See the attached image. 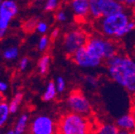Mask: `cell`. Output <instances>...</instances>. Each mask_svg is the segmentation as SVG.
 <instances>
[{
  "label": "cell",
  "instance_id": "cell-1",
  "mask_svg": "<svg viewBox=\"0 0 135 134\" xmlns=\"http://www.w3.org/2000/svg\"><path fill=\"white\" fill-rule=\"evenodd\" d=\"M106 65L110 77L129 92L135 94V61L117 54L106 59Z\"/></svg>",
  "mask_w": 135,
  "mask_h": 134
},
{
  "label": "cell",
  "instance_id": "cell-2",
  "mask_svg": "<svg viewBox=\"0 0 135 134\" xmlns=\"http://www.w3.org/2000/svg\"><path fill=\"white\" fill-rule=\"evenodd\" d=\"M90 130L89 123L84 116L73 112L64 115L57 125V132L63 134H86Z\"/></svg>",
  "mask_w": 135,
  "mask_h": 134
},
{
  "label": "cell",
  "instance_id": "cell-3",
  "mask_svg": "<svg viewBox=\"0 0 135 134\" xmlns=\"http://www.w3.org/2000/svg\"><path fill=\"white\" fill-rule=\"evenodd\" d=\"M97 20V30L105 36L116 37V35L129 21V14L126 11L108 16H101Z\"/></svg>",
  "mask_w": 135,
  "mask_h": 134
},
{
  "label": "cell",
  "instance_id": "cell-4",
  "mask_svg": "<svg viewBox=\"0 0 135 134\" xmlns=\"http://www.w3.org/2000/svg\"><path fill=\"white\" fill-rule=\"evenodd\" d=\"M84 47L92 56L102 60H106L117 54L116 45L112 41L102 37L95 36L89 38Z\"/></svg>",
  "mask_w": 135,
  "mask_h": 134
},
{
  "label": "cell",
  "instance_id": "cell-5",
  "mask_svg": "<svg viewBox=\"0 0 135 134\" xmlns=\"http://www.w3.org/2000/svg\"><path fill=\"white\" fill-rule=\"evenodd\" d=\"M88 36L80 30H73L68 32L64 38V47L65 52L73 55L77 49L84 47L88 41Z\"/></svg>",
  "mask_w": 135,
  "mask_h": 134
},
{
  "label": "cell",
  "instance_id": "cell-6",
  "mask_svg": "<svg viewBox=\"0 0 135 134\" xmlns=\"http://www.w3.org/2000/svg\"><path fill=\"white\" fill-rule=\"evenodd\" d=\"M67 103L73 112L86 116L91 112V105L89 100L79 91L73 92L68 97Z\"/></svg>",
  "mask_w": 135,
  "mask_h": 134
},
{
  "label": "cell",
  "instance_id": "cell-7",
  "mask_svg": "<svg viewBox=\"0 0 135 134\" xmlns=\"http://www.w3.org/2000/svg\"><path fill=\"white\" fill-rule=\"evenodd\" d=\"M30 132L34 134H52L57 132V126L51 117L38 116L32 121Z\"/></svg>",
  "mask_w": 135,
  "mask_h": 134
},
{
  "label": "cell",
  "instance_id": "cell-8",
  "mask_svg": "<svg viewBox=\"0 0 135 134\" xmlns=\"http://www.w3.org/2000/svg\"><path fill=\"white\" fill-rule=\"evenodd\" d=\"M18 6L14 0H3L0 5V30L7 32L12 19L18 13Z\"/></svg>",
  "mask_w": 135,
  "mask_h": 134
},
{
  "label": "cell",
  "instance_id": "cell-9",
  "mask_svg": "<svg viewBox=\"0 0 135 134\" xmlns=\"http://www.w3.org/2000/svg\"><path fill=\"white\" fill-rule=\"evenodd\" d=\"M71 57L76 65L84 68H97L102 62V59L92 56L87 52L84 46L77 49L73 55H71Z\"/></svg>",
  "mask_w": 135,
  "mask_h": 134
},
{
  "label": "cell",
  "instance_id": "cell-10",
  "mask_svg": "<svg viewBox=\"0 0 135 134\" xmlns=\"http://www.w3.org/2000/svg\"><path fill=\"white\" fill-rule=\"evenodd\" d=\"M116 125L119 128L118 134L135 132V116L133 113L122 115L117 120Z\"/></svg>",
  "mask_w": 135,
  "mask_h": 134
},
{
  "label": "cell",
  "instance_id": "cell-11",
  "mask_svg": "<svg viewBox=\"0 0 135 134\" xmlns=\"http://www.w3.org/2000/svg\"><path fill=\"white\" fill-rule=\"evenodd\" d=\"M126 11V7L118 0H107L101 7V15L108 16Z\"/></svg>",
  "mask_w": 135,
  "mask_h": 134
},
{
  "label": "cell",
  "instance_id": "cell-12",
  "mask_svg": "<svg viewBox=\"0 0 135 134\" xmlns=\"http://www.w3.org/2000/svg\"><path fill=\"white\" fill-rule=\"evenodd\" d=\"M71 7L78 19H84L89 15V0H71Z\"/></svg>",
  "mask_w": 135,
  "mask_h": 134
},
{
  "label": "cell",
  "instance_id": "cell-13",
  "mask_svg": "<svg viewBox=\"0 0 135 134\" xmlns=\"http://www.w3.org/2000/svg\"><path fill=\"white\" fill-rule=\"evenodd\" d=\"M107 0H89V15L94 19H97L101 16V7Z\"/></svg>",
  "mask_w": 135,
  "mask_h": 134
},
{
  "label": "cell",
  "instance_id": "cell-14",
  "mask_svg": "<svg viewBox=\"0 0 135 134\" xmlns=\"http://www.w3.org/2000/svg\"><path fill=\"white\" fill-rule=\"evenodd\" d=\"M28 120H29V116L27 114L24 113L20 116V117L18 119V121H17L16 125L14 128L15 134H23L25 132L27 125L28 123Z\"/></svg>",
  "mask_w": 135,
  "mask_h": 134
},
{
  "label": "cell",
  "instance_id": "cell-15",
  "mask_svg": "<svg viewBox=\"0 0 135 134\" xmlns=\"http://www.w3.org/2000/svg\"><path fill=\"white\" fill-rule=\"evenodd\" d=\"M11 114L9 104L4 100L0 102V128L3 127L7 123Z\"/></svg>",
  "mask_w": 135,
  "mask_h": 134
},
{
  "label": "cell",
  "instance_id": "cell-16",
  "mask_svg": "<svg viewBox=\"0 0 135 134\" xmlns=\"http://www.w3.org/2000/svg\"><path fill=\"white\" fill-rule=\"evenodd\" d=\"M57 89L56 86V83L53 81H50L46 87V90L43 95V100L44 101H50L55 99L56 94H57Z\"/></svg>",
  "mask_w": 135,
  "mask_h": 134
},
{
  "label": "cell",
  "instance_id": "cell-17",
  "mask_svg": "<svg viewBox=\"0 0 135 134\" xmlns=\"http://www.w3.org/2000/svg\"><path fill=\"white\" fill-rule=\"evenodd\" d=\"M119 128L117 125L113 124H105L102 125L97 128V132L100 134H118Z\"/></svg>",
  "mask_w": 135,
  "mask_h": 134
},
{
  "label": "cell",
  "instance_id": "cell-18",
  "mask_svg": "<svg viewBox=\"0 0 135 134\" xmlns=\"http://www.w3.org/2000/svg\"><path fill=\"white\" fill-rule=\"evenodd\" d=\"M22 100H23V94L21 92H18L14 96V97L11 100V102L8 103L11 113H15L18 111Z\"/></svg>",
  "mask_w": 135,
  "mask_h": 134
},
{
  "label": "cell",
  "instance_id": "cell-19",
  "mask_svg": "<svg viewBox=\"0 0 135 134\" xmlns=\"http://www.w3.org/2000/svg\"><path fill=\"white\" fill-rule=\"evenodd\" d=\"M50 65V57L47 55H44L38 62V68L40 73L42 75H45L49 68Z\"/></svg>",
  "mask_w": 135,
  "mask_h": 134
},
{
  "label": "cell",
  "instance_id": "cell-20",
  "mask_svg": "<svg viewBox=\"0 0 135 134\" xmlns=\"http://www.w3.org/2000/svg\"><path fill=\"white\" fill-rule=\"evenodd\" d=\"M134 29H135V22L133 20H130L119 31L117 32V34L116 35V37L117 38H121V37L126 36V34H128L129 32L132 31Z\"/></svg>",
  "mask_w": 135,
  "mask_h": 134
},
{
  "label": "cell",
  "instance_id": "cell-21",
  "mask_svg": "<svg viewBox=\"0 0 135 134\" xmlns=\"http://www.w3.org/2000/svg\"><path fill=\"white\" fill-rule=\"evenodd\" d=\"M19 56V49L16 47H11L6 49L3 52V57L7 60H14Z\"/></svg>",
  "mask_w": 135,
  "mask_h": 134
},
{
  "label": "cell",
  "instance_id": "cell-22",
  "mask_svg": "<svg viewBox=\"0 0 135 134\" xmlns=\"http://www.w3.org/2000/svg\"><path fill=\"white\" fill-rule=\"evenodd\" d=\"M60 3V0H46L44 9L47 11H52L57 8Z\"/></svg>",
  "mask_w": 135,
  "mask_h": 134
},
{
  "label": "cell",
  "instance_id": "cell-23",
  "mask_svg": "<svg viewBox=\"0 0 135 134\" xmlns=\"http://www.w3.org/2000/svg\"><path fill=\"white\" fill-rule=\"evenodd\" d=\"M56 86L57 92H60V93H62L65 90V88H66V83H65V80H64V79L63 77L59 76L56 79Z\"/></svg>",
  "mask_w": 135,
  "mask_h": 134
},
{
  "label": "cell",
  "instance_id": "cell-24",
  "mask_svg": "<svg viewBox=\"0 0 135 134\" xmlns=\"http://www.w3.org/2000/svg\"><path fill=\"white\" fill-rule=\"evenodd\" d=\"M49 44V38L46 36H43L38 43V48L40 51H45Z\"/></svg>",
  "mask_w": 135,
  "mask_h": 134
},
{
  "label": "cell",
  "instance_id": "cell-25",
  "mask_svg": "<svg viewBox=\"0 0 135 134\" xmlns=\"http://www.w3.org/2000/svg\"><path fill=\"white\" fill-rule=\"evenodd\" d=\"M85 81L88 85L93 88H97L98 87V85H99V82H98V80L97 77L95 76H87L85 77Z\"/></svg>",
  "mask_w": 135,
  "mask_h": 134
},
{
  "label": "cell",
  "instance_id": "cell-26",
  "mask_svg": "<svg viewBox=\"0 0 135 134\" xmlns=\"http://www.w3.org/2000/svg\"><path fill=\"white\" fill-rule=\"evenodd\" d=\"M36 30L41 34H45L48 30V25L44 22H40L36 24Z\"/></svg>",
  "mask_w": 135,
  "mask_h": 134
},
{
  "label": "cell",
  "instance_id": "cell-27",
  "mask_svg": "<svg viewBox=\"0 0 135 134\" xmlns=\"http://www.w3.org/2000/svg\"><path fill=\"white\" fill-rule=\"evenodd\" d=\"M56 18L59 22H65L68 19V16H67V14L64 11H59L56 13Z\"/></svg>",
  "mask_w": 135,
  "mask_h": 134
},
{
  "label": "cell",
  "instance_id": "cell-28",
  "mask_svg": "<svg viewBox=\"0 0 135 134\" xmlns=\"http://www.w3.org/2000/svg\"><path fill=\"white\" fill-rule=\"evenodd\" d=\"M29 64V59L27 57H23L20 62V68L21 70H25Z\"/></svg>",
  "mask_w": 135,
  "mask_h": 134
},
{
  "label": "cell",
  "instance_id": "cell-29",
  "mask_svg": "<svg viewBox=\"0 0 135 134\" xmlns=\"http://www.w3.org/2000/svg\"><path fill=\"white\" fill-rule=\"evenodd\" d=\"M122 3L129 8L135 7V0H123Z\"/></svg>",
  "mask_w": 135,
  "mask_h": 134
},
{
  "label": "cell",
  "instance_id": "cell-30",
  "mask_svg": "<svg viewBox=\"0 0 135 134\" xmlns=\"http://www.w3.org/2000/svg\"><path fill=\"white\" fill-rule=\"evenodd\" d=\"M8 88V85L7 83L4 81H0V92L3 93L4 92H6Z\"/></svg>",
  "mask_w": 135,
  "mask_h": 134
},
{
  "label": "cell",
  "instance_id": "cell-31",
  "mask_svg": "<svg viewBox=\"0 0 135 134\" xmlns=\"http://www.w3.org/2000/svg\"><path fill=\"white\" fill-rule=\"evenodd\" d=\"M59 34H60V30L58 28H55V29H53L52 33H51V38L53 39H56L59 36Z\"/></svg>",
  "mask_w": 135,
  "mask_h": 134
},
{
  "label": "cell",
  "instance_id": "cell-32",
  "mask_svg": "<svg viewBox=\"0 0 135 134\" xmlns=\"http://www.w3.org/2000/svg\"><path fill=\"white\" fill-rule=\"evenodd\" d=\"M132 113L135 116V94H134V97H133V103H132Z\"/></svg>",
  "mask_w": 135,
  "mask_h": 134
},
{
  "label": "cell",
  "instance_id": "cell-33",
  "mask_svg": "<svg viewBox=\"0 0 135 134\" xmlns=\"http://www.w3.org/2000/svg\"><path fill=\"white\" fill-rule=\"evenodd\" d=\"M7 134H15L14 128H12V129H11V130L7 131Z\"/></svg>",
  "mask_w": 135,
  "mask_h": 134
},
{
  "label": "cell",
  "instance_id": "cell-34",
  "mask_svg": "<svg viewBox=\"0 0 135 134\" xmlns=\"http://www.w3.org/2000/svg\"><path fill=\"white\" fill-rule=\"evenodd\" d=\"M3 100H3V96L2 95L1 92H0V102L3 101Z\"/></svg>",
  "mask_w": 135,
  "mask_h": 134
},
{
  "label": "cell",
  "instance_id": "cell-35",
  "mask_svg": "<svg viewBox=\"0 0 135 134\" xmlns=\"http://www.w3.org/2000/svg\"><path fill=\"white\" fill-rule=\"evenodd\" d=\"M133 20L135 22V14H133Z\"/></svg>",
  "mask_w": 135,
  "mask_h": 134
},
{
  "label": "cell",
  "instance_id": "cell-36",
  "mask_svg": "<svg viewBox=\"0 0 135 134\" xmlns=\"http://www.w3.org/2000/svg\"><path fill=\"white\" fill-rule=\"evenodd\" d=\"M62 1H64V2H69V1H70V0H62Z\"/></svg>",
  "mask_w": 135,
  "mask_h": 134
},
{
  "label": "cell",
  "instance_id": "cell-37",
  "mask_svg": "<svg viewBox=\"0 0 135 134\" xmlns=\"http://www.w3.org/2000/svg\"><path fill=\"white\" fill-rule=\"evenodd\" d=\"M33 1H35V2H38V1H42V0H33Z\"/></svg>",
  "mask_w": 135,
  "mask_h": 134
},
{
  "label": "cell",
  "instance_id": "cell-38",
  "mask_svg": "<svg viewBox=\"0 0 135 134\" xmlns=\"http://www.w3.org/2000/svg\"><path fill=\"white\" fill-rule=\"evenodd\" d=\"M3 2V0H0V5H1V3Z\"/></svg>",
  "mask_w": 135,
  "mask_h": 134
},
{
  "label": "cell",
  "instance_id": "cell-39",
  "mask_svg": "<svg viewBox=\"0 0 135 134\" xmlns=\"http://www.w3.org/2000/svg\"><path fill=\"white\" fill-rule=\"evenodd\" d=\"M118 1L121 2V3H122V2H123V0H118Z\"/></svg>",
  "mask_w": 135,
  "mask_h": 134
},
{
  "label": "cell",
  "instance_id": "cell-40",
  "mask_svg": "<svg viewBox=\"0 0 135 134\" xmlns=\"http://www.w3.org/2000/svg\"><path fill=\"white\" fill-rule=\"evenodd\" d=\"M0 132H1V130H0Z\"/></svg>",
  "mask_w": 135,
  "mask_h": 134
}]
</instances>
